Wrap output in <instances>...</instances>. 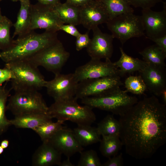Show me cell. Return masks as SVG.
<instances>
[{
  "instance_id": "1",
  "label": "cell",
  "mask_w": 166,
  "mask_h": 166,
  "mask_svg": "<svg viewBox=\"0 0 166 166\" xmlns=\"http://www.w3.org/2000/svg\"><path fill=\"white\" fill-rule=\"evenodd\" d=\"M119 121L120 138L133 158H149L166 142V105L154 95L138 101Z\"/></svg>"
},
{
  "instance_id": "2",
  "label": "cell",
  "mask_w": 166,
  "mask_h": 166,
  "mask_svg": "<svg viewBox=\"0 0 166 166\" xmlns=\"http://www.w3.org/2000/svg\"><path fill=\"white\" fill-rule=\"evenodd\" d=\"M58 40L57 32L45 31L38 34L33 30L13 40L7 49L0 51V58L6 63L26 59Z\"/></svg>"
},
{
  "instance_id": "3",
  "label": "cell",
  "mask_w": 166,
  "mask_h": 166,
  "mask_svg": "<svg viewBox=\"0 0 166 166\" xmlns=\"http://www.w3.org/2000/svg\"><path fill=\"white\" fill-rule=\"evenodd\" d=\"M77 99L73 98L55 101L48 107L47 114L52 119L71 121L78 125H90L96 120L93 108L87 105L81 106Z\"/></svg>"
},
{
  "instance_id": "4",
  "label": "cell",
  "mask_w": 166,
  "mask_h": 166,
  "mask_svg": "<svg viewBox=\"0 0 166 166\" xmlns=\"http://www.w3.org/2000/svg\"><path fill=\"white\" fill-rule=\"evenodd\" d=\"M5 66L12 72L14 77L10 80L12 89L16 91H38L45 87L46 81L38 67L26 59L6 63Z\"/></svg>"
},
{
  "instance_id": "5",
  "label": "cell",
  "mask_w": 166,
  "mask_h": 166,
  "mask_svg": "<svg viewBox=\"0 0 166 166\" xmlns=\"http://www.w3.org/2000/svg\"><path fill=\"white\" fill-rule=\"evenodd\" d=\"M138 101L135 97L128 94L121 89L111 93L97 97L81 99V102L93 109L97 108L120 116L123 115Z\"/></svg>"
},
{
  "instance_id": "6",
  "label": "cell",
  "mask_w": 166,
  "mask_h": 166,
  "mask_svg": "<svg viewBox=\"0 0 166 166\" xmlns=\"http://www.w3.org/2000/svg\"><path fill=\"white\" fill-rule=\"evenodd\" d=\"M8 100L7 110L10 111L15 116L36 113H47L48 107L38 90L15 91Z\"/></svg>"
},
{
  "instance_id": "7",
  "label": "cell",
  "mask_w": 166,
  "mask_h": 166,
  "mask_svg": "<svg viewBox=\"0 0 166 166\" xmlns=\"http://www.w3.org/2000/svg\"><path fill=\"white\" fill-rule=\"evenodd\" d=\"M114 38L123 45L128 40L144 35V28L141 16L133 13L122 14L109 20L106 23Z\"/></svg>"
},
{
  "instance_id": "8",
  "label": "cell",
  "mask_w": 166,
  "mask_h": 166,
  "mask_svg": "<svg viewBox=\"0 0 166 166\" xmlns=\"http://www.w3.org/2000/svg\"><path fill=\"white\" fill-rule=\"evenodd\" d=\"M69 56V53L58 40L26 59L35 66H42L55 74L60 73Z\"/></svg>"
},
{
  "instance_id": "9",
  "label": "cell",
  "mask_w": 166,
  "mask_h": 166,
  "mask_svg": "<svg viewBox=\"0 0 166 166\" xmlns=\"http://www.w3.org/2000/svg\"><path fill=\"white\" fill-rule=\"evenodd\" d=\"M119 76L87 79L78 82L75 97L78 99L100 97L120 89L124 85Z\"/></svg>"
},
{
  "instance_id": "10",
  "label": "cell",
  "mask_w": 166,
  "mask_h": 166,
  "mask_svg": "<svg viewBox=\"0 0 166 166\" xmlns=\"http://www.w3.org/2000/svg\"><path fill=\"white\" fill-rule=\"evenodd\" d=\"M31 31L38 29L45 31L57 32L60 30L64 23L60 19L54 7L45 6L39 3L31 4Z\"/></svg>"
},
{
  "instance_id": "11",
  "label": "cell",
  "mask_w": 166,
  "mask_h": 166,
  "mask_svg": "<svg viewBox=\"0 0 166 166\" xmlns=\"http://www.w3.org/2000/svg\"><path fill=\"white\" fill-rule=\"evenodd\" d=\"M101 60L91 59L85 64L77 68L74 73L77 81L109 76H120L119 69L110 59H106L104 62Z\"/></svg>"
},
{
  "instance_id": "12",
  "label": "cell",
  "mask_w": 166,
  "mask_h": 166,
  "mask_svg": "<svg viewBox=\"0 0 166 166\" xmlns=\"http://www.w3.org/2000/svg\"><path fill=\"white\" fill-rule=\"evenodd\" d=\"M78 83L74 73H60L55 74L52 80L46 81L45 87L48 94L57 101L75 97Z\"/></svg>"
},
{
  "instance_id": "13",
  "label": "cell",
  "mask_w": 166,
  "mask_h": 166,
  "mask_svg": "<svg viewBox=\"0 0 166 166\" xmlns=\"http://www.w3.org/2000/svg\"><path fill=\"white\" fill-rule=\"evenodd\" d=\"M92 30L93 37L86 48L88 54L91 59H110L113 52V37L112 34L102 32L98 26Z\"/></svg>"
},
{
  "instance_id": "14",
  "label": "cell",
  "mask_w": 166,
  "mask_h": 166,
  "mask_svg": "<svg viewBox=\"0 0 166 166\" xmlns=\"http://www.w3.org/2000/svg\"><path fill=\"white\" fill-rule=\"evenodd\" d=\"M164 9L155 11L151 9H143L141 15L146 37L149 39L160 37L166 35V4Z\"/></svg>"
},
{
  "instance_id": "15",
  "label": "cell",
  "mask_w": 166,
  "mask_h": 166,
  "mask_svg": "<svg viewBox=\"0 0 166 166\" xmlns=\"http://www.w3.org/2000/svg\"><path fill=\"white\" fill-rule=\"evenodd\" d=\"M80 24L89 31L109 20L106 10L98 0L80 7Z\"/></svg>"
},
{
  "instance_id": "16",
  "label": "cell",
  "mask_w": 166,
  "mask_h": 166,
  "mask_svg": "<svg viewBox=\"0 0 166 166\" xmlns=\"http://www.w3.org/2000/svg\"><path fill=\"white\" fill-rule=\"evenodd\" d=\"M46 141L67 157H70L84 150L75 138L73 130L65 126Z\"/></svg>"
},
{
  "instance_id": "17",
  "label": "cell",
  "mask_w": 166,
  "mask_h": 166,
  "mask_svg": "<svg viewBox=\"0 0 166 166\" xmlns=\"http://www.w3.org/2000/svg\"><path fill=\"white\" fill-rule=\"evenodd\" d=\"M164 67L148 64L140 72L147 88L154 95L159 97L166 89V73Z\"/></svg>"
},
{
  "instance_id": "18",
  "label": "cell",
  "mask_w": 166,
  "mask_h": 166,
  "mask_svg": "<svg viewBox=\"0 0 166 166\" xmlns=\"http://www.w3.org/2000/svg\"><path fill=\"white\" fill-rule=\"evenodd\" d=\"M61 155L48 141L43 142L33 155L32 165L59 166L61 162Z\"/></svg>"
},
{
  "instance_id": "19",
  "label": "cell",
  "mask_w": 166,
  "mask_h": 166,
  "mask_svg": "<svg viewBox=\"0 0 166 166\" xmlns=\"http://www.w3.org/2000/svg\"><path fill=\"white\" fill-rule=\"evenodd\" d=\"M20 7L17 15L16 22L13 24L14 31L12 38L18 36H20L30 31L31 22L30 5V0L20 2Z\"/></svg>"
},
{
  "instance_id": "20",
  "label": "cell",
  "mask_w": 166,
  "mask_h": 166,
  "mask_svg": "<svg viewBox=\"0 0 166 166\" xmlns=\"http://www.w3.org/2000/svg\"><path fill=\"white\" fill-rule=\"evenodd\" d=\"M120 49L121 57L119 60L113 63L119 69L121 77L126 74L132 73L136 71L140 72L147 65L148 63L144 61L128 55L122 47H120Z\"/></svg>"
},
{
  "instance_id": "21",
  "label": "cell",
  "mask_w": 166,
  "mask_h": 166,
  "mask_svg": "<svg viewBox=\"0 0 166 166\" xmlns=\"http://www.w3.org/2000/svg\"><path fill=\"white\" fill-rule=\"evenodd\" d=\"M52 121L47 113H36L15 116L10 120L12 125L18 128H29L33 130L45 123Z\"/></svg>"
},
{
  "instance_id": "22",
  "label": "cell",
  "mask_w": 166,
  "mask_h": 166,
  "mask_svg": "<svg viewBox=\"0 0 166 166\" xmlns=\"http://www.w3.org/2000/svg\"><path fill=\"white\" fill-rule=\"evenodd\" d=\"M74 135L82 147L100 142L101 135L97 128L90 125H78L73 130Z\"/></svg>"
},
{
  "instance_id": "23",
  "label": "cell",
  "mask_w": 166,
  "mask_h": 166,
  "mask_svg": "<svg viewBox=\"0 0 166 166\" xmlns=\"http://www.w3.org/2000/svg\"><path fill=\"white\" fill-rule=\"evenodd\" d=\"M60 19L64 24L75 26L80 24V8L65 2L59 3L54 7Z\"/></svg>"
},
{
  "instance_id": "24",
  "label": "cell",
  "mask_w": 166,
  "mask_h": 166,
  "mask_svg": "<svg viewBox=\"0 0 166 166\" xmlns=\"http://www.w3.org/2000/svg\"><path fill=\"white\" fill-rule=\"evenodd\" d=\"M98 0L106 10L109 20L122 14L133 13V9L125 0Z\"/></svg>"
},
{
  "instance_id": "25",
  "label": "cell",
  "mask_w": 166,
  "mask_h": 166,
  "mask_svg": "<svg viewBox=\"0 0 166 166\" xmlns=\"http://www.w3.org/2000/svg\"><path fill=\"white\" fill-rule=\"evenodd\" d=\"M102 136L100 141V151L107 158L118 154L123 146L119 135Z\"/></svg>"
},
{
  "instance_id": "26",
  "label": "cell",
  "mask_w": 166,
  "mask_h": 166,
  "mask_svg": "<svg viewBox=\"0 0 166 166\" xmlns=\"http://www.w3.org/2000/svg\"><path fill=\"white\" fill-rule=\"evenodd\" d=\"M139 53L148 64H152L163 67H166L165 60L166 53L163 52L156 45L147 47Z\"/></svg>"
},
{
  "instance_id": "27",
  "label": "cell",
  "mask_w": 166,
  "mask_h": 166,
  "mask_svg": "<svg viewBox=\"0 0 166 166\" xmlns=\"http://www.w3.org/2000/svg\"><path fill=\"white\" fill-rule=\"evenodd\" d=\"M96 128L102 136H119L120 122L113 114L107 115L97 124Z\"/></svg>"
},
{
  "instance_id": "28",
  "label": "cell",
  "mask_w": 166,
  "mask_h": 166,
  "mask_svg": "<svg viewBox=\"0 0 166 166\" xmlns=\"http://www.w3.org/2000/svg\"><path fill=\"white\" fill-rule=\"evenodd\" d=\"M65 121L57 120L55 122L52 121L44 123L35 128L32 130L40 136L43 142L48 141L59 130L64 128Z\"/></svg>"
},
{
  "instance_id": "29",
  "label": "cell",
  "mask_w": 166,
  "mask_h": 166,
  "mask_svg": "<svg viewBox=\"0 0 166 166\" xmlns=\"http://www.w3.org/2000/svg\"><path fill=\"white\" fill-rule=\"evenodd\" d=\"M6 84L0 88V135L5 132L9 127L12 125L10 120L6 118V102L10 96L12 89L6 88Z\"/></svg>"
},
{
  "instance_id": "30",
  "label": "cell",
  "mask_w": 166,
  "mask_h": 166,
  "mask_svg": "<svg viewBox=\"0 0 166 166\" xmlns=\"http://www.w3.org/2000/svg\"><path fill=\"white\" fill-rule=\"evenodd\" d=\"M13 25L11 20L3 16L0 21V50H4L11 45L12 39L10 36V29Z\"/></svg>"
},
{
  "instance_id": "31",
  "label": "cell",
  "mask_w": 166,
  "mask_h": 166,
  "mask_svg": "<svg viewBox=\"0 0 166 166\" xmlns=\"http://www.w3.org/2000/svg\"><path fill=\"white\" fill-rule=\"evenodd\" d=\"M126 92L136 95L143 94L147 90L141 77L130 76L128 77L124 82Z\"/></svg>"
},
{
  "instance_id": "32",
  "label": "cell",
  "mask_w": 166,
  "mask_h": 166,
  "mask_svg": "<svg viewBox=\"0 0 166 166\" xmlns=\"http://www.w3.org/2000/svg\"><path fill=\"white\" fill-rule=\"evenodd\" d=\"M77 166H102L97 152L92 149L82 151Z\"/></svg>"
},
{
  "instance_id": "33",
  "label": "cell",
  "mask_w": 166,
  "mask_h": 166,
  "mask_svg": "<svg viewBox=\"0 0 166 166\" xmlns=\"http://www.w3.org/2000/svg\"><path fill=\"white\" fill-rule=\"evenodd\" d=\"M131 6L135 7H140L142 9H151L162 0H125Z\"/></svg>"
},
{
  "instance_id": "34",
  "label": "cell",
  "mask_w": 166,
  "mask_h": 166,
  "mask_svg": "<svg viewBox=\"0 0 166 166\" xmlns=\"http://www.w3.org/2000/svg\"><path fill=\"white\" fill-rule=\"evenodd\" d=\"M76 38V49L77 51H80L84 48H86L91 40L89 37V31L84 34H81Z\"/></svg>"
},
{
  "instance_id": "35",
  "label": "cell",
  "mask_w": 166,
  "mask_h": 166,
  "mask_svg": "<svg viewBox=\"0 0 166 166\" xmlns=\"http://www.w3.org/2000/svg\"><path fill=\"white\" fill-rule=\"evenodd\" d=\"M108 160L102 166H122L124 164V160L122 153L108 158Z\"/></svg>"
},
{
  "instance_id": "36",
  "label": "cell",
  "mask_w": 166,
  "mask_h": 166,
  "mask_svg": "<svg viewBox=\"0 0 166 166\" xmlns=\"http://www.w3.org/2000/svg\"><path fill=\"white\" fill-rule=\"evenodd\" d=\"M14 77L12 72L9 68L6 66L3 68H0V88L3 83L10 81Z\"/></svg>"
},
{
  "instance_id": "37",
  "label": "cell",
  "mask_w": 166,
  "mask_h": 166,
  "mask_svg": "<svg viewBox=\"0 0 166 166\" xmlns=\"http://www.w3.org/2000/svg\"><path fill=\"white\" fill-rule=\"evenodd\" d=\"M60 30H62L76 38L81 34L75 26L71 24H63L61 27Z\"/></svg>"
},
{
  "instance_id": "38",
  "label": "cell",
  "mask_w": 166,
  "mask_h": 166,
  "mask_svg": "<svg viewBox=\"0 0 166 166\" xmlns=\"http://www.w3.org/2000/svg\"><path fill=\"white\" fill-rule=\"evenodd\" d=\"M156 43L159 48L164 53H166V35L157 38L150 39Z\"/></svg>"
},
{
  "instance_id": "39",
  "label": "cell",
  "mask_w": 166,
  "mask_h": 166,
  "mask_svg": "<svg viewBox=\"0 0 166 166\" xmlns=\"http://www.w3.org/2000/svg\"><path fill=\"white\" fill-rule=\"evenodd\" d=\"M95 0H66V2L74 6L81 7Z\"/></svg>"
},
{
  "instance_id": "40",
  "label": "cell",
  "mask_w": 166,
  "mask_h": 166,
  "mask_svg": "<svg viewBox=\"0 0 166 166\" xmlns=\"http://www.w3.org/2000/svg\"><path fill=\"white\" fill-rule=\"evenodd\" d=\"M39 3L46 6L54 7L60 3V0H37Z\"/></svg>"
},
{
  "instance_id": "41",
  "label": "cell",
  "mask_w": 166,
  "mask_h": 166,
  "mask_svg": "<svg viewBox=\"0 0 166 166\" xmlns=\"http://www.w3.org/2000/svg\"><path fill=\"white\" fill-rule=\"evenodd\" d=\"M69 157H67V158L62 162H61L59 166H74L70 161Z\"/></svg>"
},
{
  "instance_id": "42",
  "label": "cell",
  "mask_w": 166,
  "mask_h": 166,
  "mask_svg": "<svg viewBox=\"0 0 166 166\" xmlns=\"http://www.w3.org/2000/svg\"><path fill=\"white\" fill-rule=\"evenodd\" d=\"M9 144V141L7 139H4L2 140L0 143V145L4 149L7 148Z\"/></svg>"
},
{
  "instance_id": "43",
  "label": "cell",
  "mask_w": 166,
  "mask_h": 166,
  "mask_svg": "<svg viewBox=\"0 0 166 166\" xmlns=\"http://www.w3.org/2000/svg\"><path fill=\"white\" fill-rule=\"evenodd\" d=\"M161 96H162V98L164 103V104L166 105V89L164 90L162 93Z\"/></svg>"
},
{
  "instance_id": "44",
  "label": "cell",
  "mask_w": 166,
  "mask_h": 166,
  "mask_svg": "<svg viewBox=\"0 0 166 166\" xmlns=\"http://www.w3.org/2000/svg\"><path fill=\"white\" fill-rule=\"evenodd\" d=\"M4 151V149L0 145V155L2 154Z\"/></svg>"
},
{
  "instance_id": "45",
  "label": "cell",
  "mask_w": 166,
  "mask_h": 166,
  "mask_svg": "<svg viewBox=\"0 0 166 166\" xmlns=\"http://www.w3.org/2000/svg\"><path fill=\"white\" fill-rule=\"evenodd\" d=\"M3 17V16H2V14L1 9L0 8V21L2 19Z\"/></svg>"
},
{
  "instance_id": "46",
  "label": "cell",
  "mask_w": 166,
  "mask_h": 166,
  "mask_svg": "<svg viewBox=\"0 0 166 166\" xmlns=\"http://www.w3.org/2000/svg\"><path fill=\"white\" fill-rule=\"evenodd\" d=\"M11 0L12 1L14 2H18V1L21 2V1H23L24 0Z\"/></svg>"
},
{
  "instance_id": "47",
  "label": "cell",
  "mask_w": 166,
  "mask_h": 166,
  "mask_svg": "<svg viewBox=\"0 0 166 166\" xmlns=\"http://www.w3.org/2000/svg\"><path fill=\"white\" fill-rule=\"evenodd\" d=\"M2 0H0V1H2Z\"/></svg>"
}]
</instances>
